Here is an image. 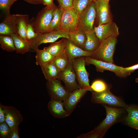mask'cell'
I'll return each mask as SVG.
<instances>
[{"label": "cell", "instance_id": "1", "mask_svg": "<svg viewBox=\"0 0 138 138\" xmlns=\"http://www.w3.org/2000/svg\"><path fill=\"white\" fill-rule=\"evenodd\" d=\"M102 105L106 109V117L93 131L105 134L112 125L121 120L126 108L110 106L105 104Z\"/></svg>", "mask_w": 138, "mask_h": 138}, {"label": "cell", "instance_id": "2", "mask_svg": "<svg viewBox=\"0 0 138 138\" xmlns=\"http://www.w3.org/2000/svg\"><path fill=\"white\" fill-rule=\"evenodd\" d=\"M117 36H111L101 42L90 57L99 60L114 63L113 56L117 42Z\"/></svg>", "mask_w": 138, "mask_h": 138}, {"label": "cell", "instance_id": "3", "mask_svg": "<svg viewBox=\"0 0 138 138\" xmlns=\"http://www.w3.org/2000/svg\"><path fill=\"white\" fill-rule=\"evenodd\" d=\"M109 87L106 90L101 92L91 91V101L94 103H101L112 107L126 108L128 105L120 97L113 94Z\"/></svg>", "mask_w": 138, "mask_h": 138}, {"label": "cell", "instance_id": "4", "mask_svg": "<svg viewBox=\"0 0 138 138\" xmlns=\"http://www.w3.org/2000/svg\"><path fill=\"white\" fill-rule=\"evenodd\" d=\"M56 6H46L39 12L33 23V28L36 32L41 33L48 32V28Z\"/></svg>", "mask_w": 138, "mask_h": 138}, {"label": "cell", "instance_id": "5", "mask_svg": "<svg viewBox=\"0 0 138 138\" xmlns=\"http://www.w3.org/2000/svg\"><path fill=\"white\" fill-rule=\"evenodd\" d=\"M96 18V11L94 1L79 13L78 28L86 33L94 32V24Z\"/></svg>", "mask_w": 138, "mask_h": 138}, {"label": "cell", "instance_id": "6", "mask_svg": "<svg viewBox=\"0 0 138 138\" xmlns=\"http://www.w3.org/2000/svg\"><path fill=\"white\" fill-rule=\"evenodd\" d=\"M60 38L70 39L69 32L60 29L45 33H37L36 37L30 41V49H33L34 51L41 44L53 43Z\"/></svg>", "mask_w": 138, "mask_h": 138}, {"label": "cell", "instance_id": "7", "mask_svg": "<svg viewBox=\"0 0 138 138\" xmlns=\"http://www.w3.org/2000/svg\"><path fill=\"white\" fill-rule=\"evenodd\" d=\"M72 62L76 73L77 81L79 87L81 88L88 89L91 91L89 73L85 67V56L75 58Z\"/></svg>", "mask_w": 138, "mask_h": 138}, {"label": "cell", "instance_id": "8", "mask_svg": "<svg viewBox=\"0 0 138 138\" xmlns=\"http://www.w3.org/2000/svg\"><path fill=\"white\" fill-rule=\"evenodd\" d=\"M86 63L95 65L97 72H103L105 70L114 72L118 76L125 78L130 75L124 70V67L118 66L114 63L107 62L93 58L90 56L85 57Z\"/></svg>", "mask_w": 138, "mask_h": 138}, {"label": "cell", "instance_id": "9", "mask_svg": "<svg viewBox=\"0 0 138 138\" xmlns=\"http://www.w3.org/2000/svg\"><path fill=\"white\" fill-rule=\"evenodd\" d=\"M48 94L51 99L64 101L70 92L58 78L47 81L46 84Z\"/></svg>", "mask_w": 138, "mask_h": 138}, {"label": "cell", "instance_id": "10", "mask_svg": "<svg viewBox=\"0 0 138 138\" xmlns=\"http://www.w3.org/2000/svg\"><path fill=\"white\" fill-rule=\"evenodd\" d=\"M79 13L73 8L64 10L60 23V29L69 32L78 28Z\"/></svg>", "mask_w": 138, "mask_h": 138}, {"label": "cell", "instance_id": "11", "mask_svg": "<svg viewBox=\"0 0 138 138\" xmlns=\"http://www.w3.org/2000/svg\"><path fill=\"white\" fill-rule=\"evenodd\" d=\"M64 82L65 87L70 93L80 88L77 82L76 75L72 61L66 68L60 71L57 78Z\"/></svg>", "mask_w": 138, "mask_h": 138}, {"label": "cell", "instance_id": "12", "mask_svg": "<svg viewBox=\"0 0 138 138\" xmlns=\"http://www.w3.org/2000/svg\"><path fill=\"white\" fill-rule=\"evenodd\" d=\"M94 29L101 43L111 36H118L119 34V28L112 21L97 26H94Z\"/></svg>", "mask_w": 138, "mask_h": 138}, {"label": "cell", "instance_id": "13", "mask_svg": "<svg viewBox=\"0 0 138 138\" xmlns=\"http://www.w3.org/2000/svg\"><path fill=\"white\" fill-rule=\"evenodd\" d=\"M94 2L96 11V19L97 26L112 21L109 2L104 0H97Z\"/></svg>", "mask_w": 138, "mask_h": 138}, {"label": "cell", "instance_id": "14", "mask_svg": "<svg viewBox=\"0 0 138 138\" xmlns=\"http://www.w3.org/2000/svg\"><path fill=\"white\" fill-rule=\"evenodd\" d=\"M88 91H90L88 89L80 88L70 93L67 98L63 102L64 108L69 116Z\"/></svg>", "mask_w": 138, "mask_h": 138}, {"label": "cell", "instance_id": "15", "mask_svg": "<svg viewBox=\"0 0 138 138\" xmlns=\"http://www.w3.org/2000/svg\"><path fill=\"white\" fill-rule=\"evenodd\" d=\"M5 112V122L11 128L19 126L23 120L20 111L14 107L2 105Z\"/></svg>", "mask_w": 138, "mask_h": 138}, {"label": "cell", "instance_id": "16", "mask_svg": "<svg viewBox=\"0 0 138 138\" xmlns=\"http://www.w3.org/2000/svg\"><path fill=\"white\" fill-rule=\"evenodd\" d=\"M65 40L66 46L64 52L70 61L77 57L91 56L92 52L86 51L76 46L69 39L65 38Z\"/></svg>", "mask_w": 138, "mask_h": 138}, {"label": "cell", "instance_id": "17", "mask_svg": "<svg viewBox=\"0 0 138 138\" xmlns=\"http://www.w3.org/2000/svg\"><path fill=\"white\" fill-rule=\"evenodd\" d=\"M16 23L14 14H7L0 24L1 35L11 36L16 34Z\"/></svg>", "mask_w": 138, "mask_h": 138}, {"label": "cell", "instance_id": "18", "mask_svg": "<svg viewBox=\"0 0 138 138\" xmlns=\"http://www.w3.org/2000/svg\"><path fill=\"white\" fill-rule=\"evenodd\" d=\"M48 108L54 118H62L69 116L62 101L51 99L48 103Z\"/></svg>", "mask_w": 138, "mask_h": 138}, {"label": "cell", "instance_id": "19", "mask_svg": "<svg viewBox=\"0 0 138 138\" xmlns=\"http://www.w3.org/2000/svg\"><path fill=\"white\" fill-rule=\"evenodd\" d=\"M17 26L16 34L22 39L26 40V33L29 16L28 15L14 14Z\"/></svg>", "mask_w": 138, "mask_h": 138}, {"label": "cell", "instance_id": "20", "mask_svg": "<svg viewBox=\"0 0 138 138\" xmlns=\"http://www.w3.org/2000/svg\"><path fill=\"white\" fill-rule=\"evenodd\" d=\"M40 66L45 78L47 81L57 78L60 71L52 61Z\"/></svg>", "mask_w": 138, "mask_h": 138}, {"label": "cell", "instance_id": "21", "mask_svg": "<svg viewBox=\"0 0 138 138\" xmlns=\"http://www.w3.org/2000/svg\"><path fill=\"white\" fill-rule=\"evenodd\" d=\"M126 110L128 113L125 119L126 124L134 129L138 127V106H129Z\"/></svg>", "mask_w": 138, "mask_h": 138}, {"label": "cell", "instance_id": "22", "mask_svg": "<svg viewBox=\"0 0 138 138\" xmlns=\"http://www.w3.org/2000/svg\"><path fill=\"white\" fill-rule=\"evenodd\" d=\"M11 36L13 39L17 53L24 54L30 49V41L22 39L16 33L13 34Z\"/></svg>", "mask_w": 138, "mask_h": 138}, {"label": "cell", "instance_id": "23", "mask_svg": "<svg viewBox=\"0 0 138 138\" xmlns=\"http://www.w3.org/2000/svg\"><path fill=\"white\" fill-rule=\"evenodd\" d=\"M70 40L76 45L83 49L87 37L85 32L82 29L77 28L75 31L69 32Z\"/></svg>", "mask_w": 138, "mask_h": 138}, {"label": "cell", "instance_id": "24", "mask_svg": "<svg viewBox=\"0 0 138 138\" xmlns=\"http://www.w3.org/2000/svg\"><path fill=\"white\" fill-rule=\"evenodd\" d=\"M86 33L87 39L83 50L88 52H93L98 49L101 43L94 31L92 32Z\"/></svg>", "mask_w": 138, "mask_h": 138}, {"label": "cell", "instance_id": "25", "mask_svg": "<svg viewBox=\"0 0 138 138\" xmlns=\"http://www.w3.org/2000/svg\"><path fill=\"white\" fill-rule=\"evenodd\" d=\"M65 46V38H63L60 41L52 43L49 46L44 47L43 49L55 56L64 52Z\"/></svg>", "mask_w": 138, "mask_h": 138}, {"label": "cell", "instance_id": "26", "mask_svg": "<svg viewBox=\"0 0 138 138\" xmlns=\"http://www.w3.org/2000/svg\"><path fill=\"white\" fill-rule=\"evenodd\" d=\"M34 51L36 54V64L37 65L40 66L52 61L55 57L43 49L41 50L38 48Z\"/></svg>", "mask_w": 138, "mask_h": 138}, {"label": "cell", "instance_id": "27", "mask_svg": "<svg viewBox=\"0 0 138 138\" xmlns=\"http://www.w3.org/2000/svg\"><path fill=\"white\" fill-rule=\"evenodd\" d=\"M64 10L57 6L54 12L53 16L48 29V32L60 29V23Z\"/></svg>", "mask_w": 138, "mask_h": 138}, {"label": "cell", "instance_id": "28", "mask_svg": "<svg viewBox=\"0 0 138 138\" xmlns=\"http://www.w3.org/2000/svg\"><path fill=\"white\" fill-rule=\"evenodd\" d=\"M0 44L3 49L8 52L15 51L14 41L11 36L0 35Z\"/></svg>", "mask_w": 138, "mask_h": 138}, {"label": "cell", "instance_id": "29", "mask_svg": "<svg viewBox=\"0 0 138 138\" xmlns=\"http://www.w3.org/2000/svg\"><path fill=\"white\" fill-rule=\"evenodd\" d=\"M52 61L60 71L65 70L70 61L64 51L61 54L55 56Z\"/></svg>", "mask_w": 138, "mask_h": 138}, {"label": "cell", "instance_id": "30", "mask_svg": "<svg viewBox=\"0 0 138 138\" xmlns=\"http://www.w3.org/2000/svg\"><path fill=\"white\" fill-rule=\"evenodd\" d=\"M109 87L103 81L100 80H97L93 82L90 86L91 91H93L97 92H101L106 90Z\"/></svg>", "mask_w": 138, "mask_h": 138}, {"label": "cell", "instance_id": "31", "mask_svg": "<svg viewBox=\"0 0 138 138\" xmlns=\"http://www.w3.org/2000/svg\"><path fill=\"white\" fill-rule=\"evenodd\" d=\"M93 0H73V8L79 13L85 9Z\"/></svg>", "mask_w": 138, "mask_h": 138}, {"label": "cell", "instance_id": "32", "mask_svg": "<svg viewBox=\"0 0 138 138\" xmlns=\"http://www.w3.org/2000/svg\"><path fill=\"white\" fill-rule=\"evenodd\" d=\"M33 19L31 20L28 24L26 33V38L27 40L31 41L37 36V33L34 30L33 27Z\"/></svg>", "mask_w": 138, "mask_h": 138}, {"label": "cell", "instance_id": "33", "mask_svg": "<svg viewBox=\"0 0 138 138\" xmlns=\"http://www.w3.org/2000/svg\"><path fill=\"white\" fill-rule=\"evenodd\" d=\"M17 0H0V9L6 14H10V7Z\"/></svg>", "mask_w": 138, "mask_h": 138}, {"label": "cell", "instance_id": "34", "mask_svg": "<svg viewBox=\"0 0 138 138\" xmlns=\"http://www.w3.org/2000/svg\"><path fill=\"white\" fill-rule=\"evenodd\" d=\"M11 128L5 122L0 123V137L9 138Z\"/></svg>", "mask_w": 138, "mask_h": 138}, {"label": "cell", "instance_id": "35", "mask_svg": "<svg viewBox=\"0 0 138 138\" xmlns=\"http://www.w3.org/2000/svg\"><path fill=\"white\" fill-rule=\"evenodd\" d=\"M105 134L101 132H95L93 130L86 133L80 135L77 138H100L102 137Z\"/></svg>", "mask_w": 138, "mask_h": 138}, {"label": "cell", "instance_id": "36", "mask_svg": "<svg viewBox=\"0 0 138 138\" xmlns=\"http://www.w3.org/2000/svg\"><path fill=\"white\" fill-rule=\"evenodd\" d=\"M73 0H62L61 4L59 6L63 10L73 8Z\"/></svg>", "mask_w": 138, "mask_h": 138}, {"label": "cell", "instance_id": "37", "mask_svg": "<svg viewBox=\"0 0 138 138\" xmlns=\"http://www.w3.org/2000/svg\"><path fill=\"white\" fill-rule=\"evenodd\" d=\"M19 129V126L11 128L9 138H20Z\"/></svg>", "mask_w": 138, "mask_h": 138}, {"label": "cell", "instance_id": "38", "mask_svg": "<svg viewBox=\"0 0 138 138\" xmlns=\"http://www.w3.org/2000/svg\"><path fill=\"white\" fill-rule=\"evenodd\" d=\"M124 69L126 72L130 75L131 73L138 69V63L130 67H124Z\"/></svg>", "mask_w": 138, "mask_h": 138}, {"label": "cell", "instance_id": "39", "mask_svg": "<svg viewBox=\"0 0 138 138\" xmlns=\"http://www.w3.org/2000/svg\"><path fill=\"white\" fill-rule=\"evenodd\" d=\"M5 122V112L2 104L0 103V123Z\"/></svg>", "mask_w": 138, "mask_h": 138}, {"label": "cell", "instance_id": "40", "mask_svg": "<svg viewBox=\"0 0 138 138\" xmlns=\"http://www.w3.org/2000/svg\"><path fill=\"white\" fill-rule=\"evenodd\" d=\"M43 4L49 7H53L56 6L53 2V0H43Z\"/></svg>", "mask_w": 138, "mask_h": 138}, {"label": "cell", "instance_id": "41", "mask_svg": "<svg viewBox=\"0 0 138 138\" xmlns=\"http://www.w3.org/2000/svg\"><path fill=\"white\" fill-rule=\"evenodd\" d=\"M29 3L34 4H43V0H23Z\"/></svg>", "mask_w": 138, "mask_h": 138}, {"label": "cell", "instance_id": "42", "mask_svg": "<svg viewBox=\"0 0 138 138\" xmlns=\"http://www.w3.org/2000/svg\"><path fill=\"white\" fill-rule=\"evenodd\" d=\"M62 0H57L59 4V6H60L61 5V4Z\"/></svg>", "mask_w": 138, "mask_h": 138}, {"label": "cell", "instance_id": "43", "mask_svg": "<svg viewBox=\"0 0 138 138\" xmlns=\"http://www.w3.org/2000/svg\"><path fill=\"white\" fill-rule=\"evenodd\" d=\"M135 81L136 82L138 83V77L135 78Z\"/></svg>", "mask_w": 138, "mask_h": 138}, {"label": "cell", "instance_id": "44", "mask_svg": "<svg viewBox=\"0 0 138 138\" xmlns=\"http://www.w3.org/2000/svg\"><path fill=\"white\" fill-rule=\"evenodd\" d=\"M108 2H109L110 0H104Z\"/></svg>", "mask_w": 138, "mask_h": 138}, {"label": "cell", "instance_id": "45", "mask_svg": "<svg viewBox=\"0 0 138 138\" xmlns=\"http://www.w3.org/2000/svg\"><path fill=\"white\" fill-rule=\"evenodd\" d=\"M135 129L138 130V127L135 128Z\"/></svg>", "mask_w": 138, "mask_h": 138}, {"label": "cell", "instance_id": "46", "mask_svg": "<svg viewBox=\"0 0 138 138\" xmlns=\"http://www.w3.org/2000/svg\"><path fill=\"white\" fill-rule=\"evenodd\" d=\"M93 1H95L97 0H93Z\"/></svg>", "mask_w": 138, "mask_h": 138}]
</instances>
